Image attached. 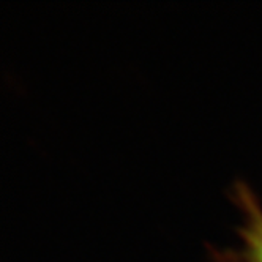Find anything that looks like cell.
<instances>
[{"mask_svg":"<svg viewBox=\"0 0 262 262\" xmlns=\"http://www.w3.org/2000/svg\"><path fill=\"white\" fill-rule=\"evenodd\" d=\"M242 202L247 212V221L242 229V257L245 262H262V210L248 194L243 196Z\"/></svg>","mask_w":262,"mask_h":262,"instance_id":"1","label":"cell"}]
</instances>
